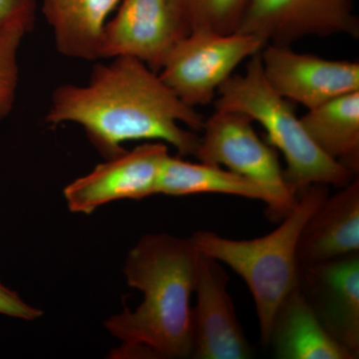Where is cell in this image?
Returning <instances> with one entry per match:
<instances>
[{
    "instance_id": "3",
    "label": "cell",
    "mask_w": 359,
    "mask_h": 359,
    "mask_svg": "<svg viewBox=\"0 0 359 359\" xmlns=\"http://www.w3.org/2000/svg\"><path fill=\"white\" fill-rule=\"evenodd\" d=\"M328 195L327 185L308 187L280 226L264 237L231 240L208 231H196L191 237L196 249L230 266L247 283L256 304L264 346H269L276 309L299 283L297 248L302 229Z\"/></svg>"
},
{
    "instance_id": "20",
    "label": "cell",
    "mask_w": 359,
    "mask_h": 359,
    "mask_svg": "<svg viewBox=\"0 0 359 359\" xmlns=\"http://www.w3.org/2000/svg\"><path fill=\"white\" fill-rule=\"evenodd\" d=\"M36 0H0V29L29 32L36 18Z\"/></svg>"
},
{
    "instance_id": "8",
    "label": "cell",
    "mask_w": 359,
    "mask_h": 359,
    "mask_svg": "<svg viewBox=\"0 0 359 359\" xmlns=\"http://www.w3.org/2000/svg\"><path fill=\"white\" fill-rule=\"evenodd\" d=\"M169 156L164 142L125 150L65 189L73 212L92 214L101 205L119 200H141L157 194L163 163Z\"/></svg>"
},
{
    "instance_id": "16",
    "label": "cell",
    "mask_w": 359,
    "mask_h": 359,
    "mask_svg": "<svg viewBox=\"0 0 359 359\" xmlns=\"http://www.w3.org/2000/svg\"><path fill=\"white\" fill-rule=\"evenodd\" d=\"M299 119L325 155L358 175L359 91L321 104Z\"/></svg>"
},
{
    "instance_id": "7",
    "label": "cell",
    "mask_w": 359,
    "mask_h": 359,
    "mask_svg": "<svg viewBox=\"0 0 359 359\" xmlns=\"http://www.w3.org/2000/svg\"><path fill=\"white\" fill-rule=\"evenodd\" d=\"M356 0H250L237 32L292 46L308 36L359 37Z\"/></svg>"
},
{
    "instance_id": "14",
    "label": "cell",
    "mask_w": 359,
    "mask_h": 359,
    "mask_svg": "<svg viewBox=\"0 0 359 359\" xmlns=\"http://www.w3.org/2000/svg\"><path fill=\"white\" fill-rule=\"evenodd\" d=\"M269 346L280 359L358 358L327 332L299 285L276 309Z\"/></svg>"
},
{
    "instance_id": "18",
    "label": "cell",
    "mask_w": 359,
    "mask_h": 359,
    "mask_svg": "<svg viewBox=\"0 0 359 359\" xmlns=\"http://www.w3.org/2000/svg\"><path fill=\"white\" fill-rule=\"evenodd\" d=\"M187 32H237L250 0H170Z\"/></svg>"
},
{
    "instance_id": "13",
    "label": "cell",
    "mask_w": 359,
    "mask_h": 359,
    "mask_svg": "<svg viewBox=\"0 0 359 359\" xmlns=\"http://www.w3.org/2000/svg\"><path fill=\"white\" fill-rule=\"evenodd\" d=\"M358 176L327 196L302 229L297 248L299 269L358 252Z\"/></svg>"
},
{
    "instance_id": "6",
    "label": "cell",
    "mask_w": 359,
    "mask_h": 359,
    "mask_svg": "<svg viewBox=\"0 0 359 359\" xmlns=\"http://www.w3.org/2000/svg\"><path fill=\"white\" fill-rule=\"evenodd\" d=\"M266 45L244 33L191 32L170 51L159 76L187 105H207L236 68Z\"/></svg>"
},
{
    "instance_id": "5",
    "label": "cell",
    "mask_w": 359,
    "mask_h": 359,
    "mask_svg": "<svg viewBox=\"0 0 359 359\" xmlns=\"http://www.w3.org/2000/svg\"><path fill=\"white\" fill-rule=\"evenodd\" d=\"M254 120L236 110L216 109L205 120L195 157L200 162L224 166L263 187L271 197L266 215L283 221L297 202L283 177L273 146L257 136Z\"/></svg>"
},
{
    "instance_id": "19",
    "label": "cell",
    "mask_w": 359,
    "mask_h": 359,
    "mask_svg": "<svg viewBox=\"0 0 359 359\" xmlns=\"http://www.w3.org/2000/svg\"><path fill=\"white\" fill-rule=\"evenodd\" d=\"M26 32L0 29V122L13 110L20 84L18 51Z\"/></svg>"
},
{
    "instance_id": "21",
    "label": "cell",
    "mask_w": 359,
    "mask_h": 359,
    "mask_svg": "<svg viewBox=\"0 0 359 359\" xmlns=\"http://www.w3.org/2000/svg\"><path fill=\"white\" fill-rule=\"evenodd\" d=\"M0 314L32 321L39 318L43 313L26 304L20 295L0 282Z\"/></svg>"
},
{
    "instance_id": "15",
    "label": "cell",
    "mask_w": 359,
    "mask_h": 359,
    "mask_svg": "<svg viewBox=\"0 0 359 359\" xmlns=\"http://www.w3.org/2000/svg\"><path fill=\"white\" fill-rule=\"evenodd\" d=\"M121 0H43L42 13L54 33L56 48L67 57L101 59L110 14Z\"/></svg>"
},
{
    "instance_id": "2",
    "label": "cell",
    "mask_w": 359,
    "mask_h": 359,
    "mask_svg": "<svg viewBox=\"0 0 359 359\" xmlns=\"http://www.w3.org/2000/svg\"><path fill=\"white\" fill-rule=\"evenodd\" d=\"M198 250L191 238L149 233L130 250L124 273L143 302L125 309L105 327L123 346L118 355L186 358L193 353L191 297L195 287Z\"/></svg>"
},
{
    "instance_id": "10",
    "label": "cell",
    "mask_w": 359,
    "mask_h": 359,
    "mask_svg": "<svg viewBox=\"0 0 359 359\" xmlns=\"http://www.w3.org/2000/svg\"><path fill=\"white\" fill-rule=\"evenodd\" d=\"M186 35L170 0H121L105 26L101 59L127 56L159 72L170 51Z\"/></svg>"
},
{
    "instance_id": "17",
    "label": "cell",
    "mask_w": 359,
    "mask_h": 359,
    "mask_svg": "<svg viewBox=\"0 0 359 359\" xmlns=\"http://www.w3.org/2000/svg\"><path fill=\"white\" fill-rule=\"evenodd\" d=\"M202 193L226 194L261 200L266 207L271 203V197L263 187L230 170L207 163L194 164L180 156H168L161 169L157 194L179 197Z\"/></svg>"
},
{
    "instance_id": "9",
    "label": "cell",
    "mask_w": 359,
    "mask_h": 359,
    "mask_svg": "<svg viewBox=\"0 0 359 359\" xmlns=\"http://www.w3.org/2000/svg\"><path fill=\"white\" fill-rule=\"evenodd\" d=\"M229 276L219 262L198 250L192 308L193 353L197 359H247L252 347L228 292Z\"/></svg>"
},
{
    "instance_id": "4",
    "label": "cell",
    "mask_w": 359,
    "mask_h": 359,
    "mask_svg": "<svg viewBox=\"0 0 359 359\" xmlns=\"http://www.w3.org/2000/svg\"><path fill=\"white\" fill-rule=\"evenodd\" d=\"M217 93L216 109L240 111L266 129L269 145L285 156L287 169L283 177L297 197L313 184L344 188L358 176L311 141L290 100L276 93L266 81L261 52L250 57L244 75H231Z\"/></svg>"
},
{
    "instance_id": "12",
    "label": "cell",
    "mask_w": 359,
    "mask_h": 359,
    "mask_svg": "<svg viewBox=\"0 0 359 359\" xmlns=\"http://www.w3.org/2000/svg\"><path fill=\"white\" fill-rule=\"evenodd\" d=\"M297 285L327 332L358 358V252L299 269Z\"/></svg>"
},
{
    "instance_id": "11",
    "label": "cell",
    "mask_w": 359,
    "mask_h": 359,
    "mask_svg": "<svg viewBox=\"0 0 359 359\" xmlns=\"http://www.w3.org/2000/svg\"><path fill=\"white\" fill-rule=\"evenodd\" d=\"M266 81L276 93L308 110L337 97L359 91V65L297 53L269 43L261 51Z\"/></svg>"
},
{
    "instance_id": "1",
    "label": "cell",
    "mask_w": 359,
    "mask_h": 359,
    "mask_svg": "<svg viewBox=\"0 0 359 359\" xmlns=\"http://www.w3.org/2000/svg\"><path fill=\"white\" fill-rule=\"evenodd\" d=\"M46 122L75 123L105 159L124 152L128 141L158 140L173 146L180 157L197 152L205 119L187 105L157 72L136 58L120 56L97 65L83 86L62 85L52 94Z\"/></svg>"
}]
</instances>
